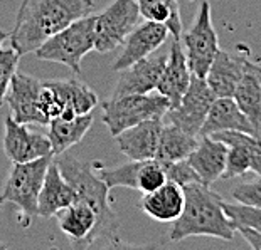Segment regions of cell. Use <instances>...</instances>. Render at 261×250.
<instances>
[{
  "instance_id": "obj_13",
  "label": "cell",
  "mask_w": 261,
  "mask_h": 250,
  "mask_svg": "<svg viewBox=\"0 0 261 250\" xmlns=\"http://www.w3.org/2000/svg\"><path fill=\"white\" fill-rule=\"evenodd\" d=\"M170 34L167 27L157 24V22L147 20L143 24L137 25L130 32V36L125 39V42L121 44L123 49H121L118 57L115 59L112 69L120 72L125 68H128V66L135 64L137 60L145 59L150 54L157 52L165 44Z\"/></svg>"
},
{
  "instance_id": "obj_4",
  "label": "cell",
  "mask_w": 261,
  "mask_h": 250,
  "mask_svg": "<svg viewBox=\"0 0 261 250\" xmlns=\"http://www.w3.org/2000/svg\"><path fill=\"white\" fill-rule=\"evenodd\" d=\"M91 51H94L93 14L74 20L73 24L44 41L36 49V55L41 60L63 64L73 71L74 76H81V60Z\"/></svg>"
},
{
  "instance_id": "obj_10",
  "label": "cell",
  "mask_w": 261,
  "mask_h": 250,
  "mask_svg": "<svg viewBox=\"0 0 261 250\" xmlns=\"http://www.w3.org/2000/svg\"><path fill=\"white\" fill-rule=\"evenodd\" d=\"M4 151L12 163H27L44 157H53L49 138L39 133H32L29 124L17 123L12 116L4 121Z\"/></svg>"
},
{
  "instance_id": "obj_16",
  "label": "cell",
  "mask_w": 261,
  "mask_h": 250,
  "mask_svg": "<svg viewBox=\"0 0 261 250\" xmlns=\"http://www.w3.org/2000/svg\"><path fill=\"white\" fill-rule=\"evenodd\" d=\"M191 79H192V72L189 69L182 42L180 39H174V42H172L167 52V60H165L162 76H160L157 92L167 98L170 108H174L179 104L180 98L187 91L189 84H191Z\"/></svg>"
},
{
  "instance_id": "obj_25",
  "label": "cell",
  "mask_w": 261,
  "mask_h": 250,
  "mask_svg": "<svg viewBox=\"0 0 261 250\" xmlns=\"http://www.w3.org/2000/svg\"><path fill=\"white\" fill-rule=\"evenodd\" d=\"M197 143L199 136H194L172 123H164L155 160L162 161V163L187 160L189 154L196 149Z\"/></svg>"
},
{
  "instance_id": "obj_6",
  "label": "cell",
  "mask_w": 261,
  "mask_h": 250,
  "mask_svg": "<svg viewBox=\"0 0 261 250\" xmlns=\"http://www.w3.org/2000/svg\"><path fill=\"white\" fill-rule=\"evenodd\" d=\"M51 161L53 157H44L27 163H12L4 190L0 193V205H15L25 216L27 225L34 216H37L39 192L42 188L44 176Z\"/></svg>"
},
{
  "instance_id": "obj_31",
  "label": "cell",
  "mask_w": 261,
  "mask_h": 250,
  "mask_svg": "<svg viewBox=\"0 0 261 250\" xmlns=\"http://www.w3.org/2000/svg\"><path fill=\"white\" fill-rule=\"evenodd\" d=\"M232 198L240 203L261 208V175H258L256 180L249 183H241V185L234 186Z\"/></svg>"
},
{
  "instance_id": "obj_14",
  "label": "cell",
  "mask_w": 261,
  "mask_h": 250,
  "mask_svg": "<svg viewBox=\"0 0 261 250\" xmlns=\"http://www.w3.org/2000/svg\"><path fill=\"white\" fill-rule=\"evenodd\" d=\"M58 225L76 248H90L98 229L99 216L90 203L76 200L56 213Z\"/></svg>"
},
{
  "instance_id": "obj_23",
  "label": "cell",
  "mask_w": 261,
  "mask_h": 250,
  "mask_svg": "<svg viewBox=\"0 0 261 250\" xmlns=\"http://www.w3.org/2000/svg\"><path fill=\"white\" fill-rule=\"evenodd\" d=\"M91 124V113L74 116V118H61V116H58V118L49 121L47 138L49 143H51L53 157H61L69 148L81 143L83 138L86 136V133L90 131Z\"/></svg>"
},
{
  "instance_id": "obj_1",
  "label": "cell",
  "mask_w": 261,
  "mask_h": 250,
  "mask_svg": "<svg viewBox=\"0 0 261 250\" xmlns=\"http://www.w3.org/2000/svg\"><path fill=\"white\" fill-rule=\"evenodd\" d=\"M93 0H22L10 42L20 55L36 52L44 41L93 14Z\"/></svg>"
},
{
  "instance_id": "obj_22",
  "label": "cell",
  "mask_w": 261,
  "mask_h": 250,
  "mask_svg": "<svg viewBox=\"0 0 261 250\" xmlns=\"http://www.w3.org/2000/svg\"><path fill=\"white\" fill-rule=\"evenodd\" d=\"M61 103V118H74L80 114H88L98 106V96L90 86L76 79L66 81H46Z\"/></svg>"
},
{
  "instance_id": "obj_7",
  "label": "cell",
  "mask_w": 261,
  "mask_h": 250,
  "mask_svg": "<svg viewBox=\"0 0 261 250\" xmlns=\"http://www.w3.org/2000/svg\"><path fill=\"white\" fill-rule=\"evenodd\" d=\"M182 36H184L182 47L192 76L205 77L216 54L219 52V39L214 29L213 12L207 0H202L192 25Z\"/></svg>"
},
{
  "instance_id": "obj_8",
  "label": "cell",
  "mask_w": 261,
  "mask_h": 250,
  "mask_svg": "<svg viewBox=\"0 0 261 250\" xmlns=\"http://www.w3.org/2000/svg\"><path fill=\"white\" fill-rule=\"evenodd\" d=\"M138 20L137 0H115L101 14L94 15V51L101 54L115 51L138 25Z\"/></svg>"
},
{
  "instance_id": "obj_17",
  "label": "cell",
  "mask_w": 261,
  "mask_h": 250,
  "mask_svg": "<svg viewBox=\"0 0 261 250\" xmlns=\"http://www.w3.org/2000/svg\"><path fill=\"white\" fill-rule=\"evenodd\" d=\"M227 144L214 140L213 136H199L196 149L187 157L189 165L196 171L199 180L204 185H213L223 178L226 168Z\"/></svg>"
},
{
  "instance_id": "obj_21",
  "label": "cell",
  "mask_w": 261,
  "mask_h": 250,
  "mask_svg": "<svg viewBox=\"0 0 261 250\" xmlns=\"http://www.w3.org/2000/svg\"><path fill=\"white\" fill-rule=\"evenodd\" d=\"M219 131H243L256 135L251 121L240 109L232 98H216L201 128V136H211Z\"/></svg>"
},
{
  "instance_id": "obj_30",
  "label": "cell",
  "mask_w": 261,
  "mask_h": 250,
  "mask_svg": "<svg viewBox=\"0 0 261 250\" xmlns=\"http://www.w3.org/2000/svg\"><path fill=\"white\" fill-rule=\"evenodd\" d=\"M164 165H165V171H167L169 181H174L180 186L191 185V183H197V181L201 183L199 176L192 170V166L189 165L187 160L174 161V163H164Z\"/></svg>"
},
{
  "instance_id": "obj_12",
  "label": "cell",
  "mask_w": 261,
  "mask_h": 250,
  "mask_svg": "<svg viewBox=\"0 0 261 250\" xmlns=\"http://www.w3.org/2000/svg\"><path fill=\"white\" fill-rule=\"evenodd\" d=\"M165 60H167V52H153L148 57L137 60L135 64L120 71V77L115 84L112 98L157 91Z\"/></svg>"
},
{
  "instance_id": "obj_2",
  "label": "cell",
  "mask_w": 261,
  "mask_h": 250,
  "mask_svg": "<svg viewBox=\"0 0 261 250\" xmlns=\"http://www.w3.org/2000/svg\"><path fill=\"white\" fill-rule=\"evenodd\" d=\"M186 203L180 216L172 222L169 240L180 242L187 237H214L232 240L236 229L223 207V198L204 183L184 186Z\"/></svg>"
},
{
  "instance_id": "obj_27",
  "label": "cell",
  "mask_w": 261,
  "mask_h": 250,
  "mask_svg": "<svg viewBox=\"0 0 261 250\" xmlns=\"http://www.w3.org/2000/svg\"><path fill=\"white\" fill-rule=\"evenodd\" d=\"M223 207L236 230L249 229L254 232H261V208L259 207H251V205H244L240 202L229 203V202H224V200H223Z\"/></svg>"
},
{
  "instance_id": "obj_15",
  "label": "cell",
  "mask_w": 261,
  "mask_h": 250,
  "mask_svg": "<svg viewBox=\"0 0 261 250\" xmlns=\"http://www.w3.org/2000/svg\"><path fill=\"white\" fill-rule=\"evenodd\" d=\"M162 128L164 118H152L121 131L113 138L120 151L130 160H152L157 154Z\"/></svg>"
},
{
  "instance_id": "obj_28",
  "label": "cell",
  "mask_w": 261,
  "mask_h": 250,
  "mask_svg": "<svg viewBox=\"0 0 261 250\" xmlns=\"http://www.w3.org/2000/svg\"><path fill=\"white\" fill-rule=\"evenodd\" d=\"M248 171H253V163L249 153L240 144H227L226 168L223 178H236V176L246 175Z\"/></svg>"
},
{
  "instance_id": "obj_11",
  "label": "cell",
  "mask_w": 261,
  "mask_h": 250,
  "mask_svg": "<svg viewBox=\"0 0 261 250\" xmlns=\"http://www.w3.org/2000/svg\"><path fill=\"white\" fill-rule=\"evenodd\" d=\"M42 82L34 76L17 71L10 82L5 103L10 108V116L22 124H47L39 109V92Z\"/></svg>"
},
{
  "instance_id": "obj_9",
  "label": "cell",
  "mask_w": 261,
  "mask_h": 250,
  "mask_svg": "<svg viewBox=\"0 0 261 250\" xmlns=\"http://www.w3.org/2000/svg\"><path fill=\"white\" fill-rule=\"evenodd\" d=\"M214 99V92L211 91L204 77L192 76L191 84L180 98L179 104L170 108L164 118H167V123L179 126L180 130L194 136H201V128Z\"/></svg>"
},
{
  "instance_id": "obj_34",
  "label": "cell",
  "mask_w": 261,
  "mask_h": 250,
  "mask_svg": "<svg viewBox=\"0 0 261 250\" xmlns=\"http://www.w3.org/2000/svg\"><path fill=\"white\" fill-rule=\"evenodd\" d=\"M0 248H5V245H4V243H2V242H0Z\"/></svg>"
},
{
  "instance_id": "obj_5",
  "label": "cell",
  "mask_w": 261,
  "mask_h": 250,
  "mask_svg": "<svg viewBox=\"0 0 261 250\" xmlns=\"http://www.w3.org/2000/svg\"><path fill=\"white\" fill-rule=\"evenodd\" d=\"M103 123L108 128L110 135L116 136L142 121L152 118H164L170 104L167 98L160 92L147 94H126V96L112 98L101 104Z\"/></svg>"
},
{
  "instance_id": "obj_18",
  "label": "cell",
  "mask_w": 261,
  "mask_h": 250,
  "mask_svg": "<svg viewBox=\"0 0 261 250\" xmlns=\"http://www.w3.org/2000/svg\"><path fill=\"white\" fill-rule=\"evenodd\" d=\"M249 60L243 55H234L226 51L216 54L211 68L205 74V82L216 98H232L238 82L248 69Z\"/></svg>"
},
{
  "instance_id": "obj_33",
  "label": "cell",
  "mask_w": 261,
  "mask_h": 250,
  "mask_svg": "<svg viewBox=\"0 0 261 250\" xmlns=\"http://www.w3.org/2000/svg\"><path fill=\"white\" fill-rule=\"evenodd\" d=\"M9 37V34L5 30H0V49H2V44L5 42V39Z\"/></svg>"
},
{
  "instance_id": "obj_19",
  "label": "cell",
  "mask_w": 261,
  "mask_h": 250,
  "mask_svg": "<svg viewBox=\"0 0 261 250\" xmlns=\"http://www.w3.org/2000/svg\"><path fill=\"white\" fill-rule=\"evenodd\" d=\"M74 202L76 190L64 178L58 163L53 160L46 171V176H44L42 188L39 192L37 216L51 218V216H56V213H59L61 210L69 207Z\"/></svg>"
},
{
  "instance_id": "obj_3",
  "label": "cell",
  "mask_w": 261,
  "mask_h": 250,
  "mask_svg": "<svg viewBox=\"0 0 261 250\" xmlns=\"http://www.w3.org/2000/svg\"><path fill=\"white\" fill-rule=\"evenodd\" d=\"M56 163L63 176L76 190V200H85L86 203H90L99 216L98 229L90 248L123 247V242L118 237V220L110 205L112 190L96 175L94 165L91 161H80L71 157L59 158Z\"/></svg>"
},
{
  "instance_id": "obj_29",
  "label": "cell",
  "mask_w": 261,
  "mask_h": 250,
  "mask_svg": "<svg viewBox=\"0 0 261 250\" xmlns=\"http://www.w3.org/2000/svg\"><path fill=\"white\" fill-rule=\"evenodd\" d=\"M20 54L15 49H0V106L5 103L15 72L19 71Z\"/></svg>"
},
{
  "instance_id": "obj_24",
  "label": "cell",
  "mask_w": 261,
  "mask_h": 250,
  "mask_svg": "<svg viewBox=\"0 0 261 250\" xmlns=\"http://www.w3.org/2000/svg\"><path fill=\"white\" fill-rule=\"evenodd\" d=\"M232 99L240 106V109L251 121V124L261 136V68L254 63L248 64L246 72L243 74L241 81L238 82Z\"/></svg>"
},
{
  "instance_id": "obj_26",
  "label": "cell",
  "mask_w": 261,
  "mask_h": 250,
  "mask_svg": "<svg viewBox=\"0 0 261 250\" xmlns=\"http://www.w3.org/2000/svg\"><path fill=\"white\" fill-rule=\"evenodd\" d=\"M140 15L145 20L157 22L167 27L174 39L182 37V19L179 0H137Z\"/></svg>"
},
{
  "instance_id": "obj_32",
  "label": "cell",
  "mask_w": 261,
  "mask_h": 250,
  "mask_svg": "<svg viewBox=\"0 0 261 250\" xmlns=\"http://www.w3.org/2000/svg\"><path fill=\"white\" fill-rule=\"evenodd\" d=\"M238 232H241L243 238L248 242L249 247L254 248V250H261V232H254V230H249V229H241Z\"/></svg>"
},
{
  "instance_id": "obj_20",
  "label": "cell",
  "mask_w": 261,
  "mask_h": 250,
  "mask_svg": "<svg viewBox=\"0 0 261 250\" xmlns=\"http://www.w3.org/2000/svg\"><path fill=\"white\" fill-rule=\"evenodd\" d=\"M186 193L184 186L177 185L174 181H165L157 190L143 193L140 207L143 213L148 215L152 220L172 224L177 220L184 210Z\"/></svg>"
}]
</instances>
